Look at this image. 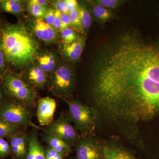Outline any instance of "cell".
I'll use <instances>...</instances> for the list:
<instances>
[{
  "mask_svg": "<svg viewBox=\"0 0 159 159\" xmlns=\"http://www.w3.org/2000/svg\"><path fill=\"white\" fill-rule=\"evenodd\" d=\"M102 159H138L125 148L113 144L103 146Z\"/></svg>",
  "mask_w": 159,
  "mask_h": 159,
  "instance_id": "obj_15",
  "label": "cell"
},
{
  "mask_svg": "<svg viewBox=\"0 0 159 159\" xmlns=\"http://www.w3.org/2000/svg\"><path fill=\"white\" fill-rule=\"evenodd\" d=\"M69 14L71 11L76 10L79 7V3L75 0H65Z\"/></svg>",
  "mask_w": 159,
  "mask_h": 159,
  "instance_id": "obj_33",
  "label": "cell"
},
{
  "mask_svg": "<svg viewBox=\"0 0 159 159\" xmlns=\"http://www.w3.org/2000/svg\"><path fill=\"white\" fill-rule=\"evenodd\" d=\"M61 12L58 10L55 9V18L53 27L57 32H61Z\"/></svg>",
  "mask_w": 159,
  "mask_h": 159,
  "instance_id": "obj_31",
  "label": "cell"
},
{
  "mask_svg": "<svg viewBox=\"0 0 159 159\" xmlns=\"http://www.w3.org/2000/svg\"><path fill=\"white\" fill-rule=\"evenodd\" d=\"M11 152L17 159H24L28 152V136L25 133L19 132L8 138Z\"/></svg>",
  "mask_w": 159,
  "mask_h": 159,
  "instance_id": "obj_11",
  "label": "cell"
},
{
  "mask_svg": "<svg viewBox=\"0 0 159 159\" xmlns=\"http://www.w3.org/2000/svg\"><path fill=\"white\" fill-rule=\"evenodd\" d=\"M70 21L71 26H73L76 30L81 33H83L81 27V20L78 9L71 11L69 14Z\"/></svg>",
  "mask_w": 159,
  "mask_h": 159,
  "instance_id": "obj_24",
  "label": "cell"
},
{
  "mask_svg": "<svg viewBox=\"0 0 159 159\" xmlns=\"http://www.w3.org/2000/svg\"><path fill=\"white\" fill-rule=\"evenodd\" d=\"M47 7H43L38 4L35 0L29 1L27 9L31 15L36 19H43L48 10Z\"/></svg>",
  "mask_w": 159,
  "mask_h": 159,
  "instance_id": "obj_22",
  "label": "cell"
},
{
  "mask_svg": "<svg viewBox=\"0 0 159 159\" xmlns=\"http://www.w3.org/2000/svg\"><path fill=\"white\" fill-rule=\"evenodd\" d=\"M19 125H15L0 118V138H10L20 132Z\"/></svg>",
  "mask_w": 159,
  "mask_h": 159,
  "instance_id": "obj_20",
  "label": "cell"
},
{
  "mask_svg": "<svg viewBox=\"0 0 159 159\" xmlns=\"http://www.w3.org/2000/svg\"><path fill=\"white\" fill-rule=\"evenodd\" d=\"M28 141L29 148L25 159H46L45 148L39 140L36 131L28 136Z\"/></svg>",
  "mask_w": 159,
  "mask_h": 159,
  "instance_id": "obj_12",
  "label": "cell"
},
{
  "mask_svg": "<svg viewBox=\"0 0 159 159\" xmlns=\"http://www.w3.org/2000/svg\"><path fill=\"white\" fill-rule=\"evenodd\" d=\"M89 3H90L92 14L99 22H105L112 17V13L109 9L92 2L91 1H89Z\"/></svg>",
  "mask_w": 159,
  "mask_h": 159,
  "instance_id": "obj_19",
  "label": "cell"
},
{
  "mask_svg": "<svg viewBox=\"0 0 159 159\" xmlns=\"http://www.w3.org/2000/svg\"><path fill=\"white\" fill-rule=\"evenodd\" d=\"M7 70L6 61L3 49L1 45V39H0V78L2 77Z\"/></svg>",
  "mask_w": 159,
  "mask_h": 159,
  "instance_id": "obj_28",
  "label": "cell"
},
{
  "mask_svg": "<svg viewBox=\"0 0 159 159\" xmlns=\"http://www.w3.org/2000/svg\"><path fill=\"white\" fill-rule=\"evenodd\" d=\"M27 77L29 82L38 88H42L48 81V74L37 66H31L27 72Z\"/></svg>",
  "mask_w": 159,
  "mask_h": 159,
  "instance_id": "obj_16",
  "label": "cell"
},
{
  "mask_svg": "<svg viewBox=\"0 0 159 159\" xmlns=\"http://www.w3.org/2000/svg\"><path fill=\"white\" fill-rule=\"evenodd\" d=\"M91 2L110 10L118 8L122 5L124 1L120 0H95L91 1Z\"/></svg>",
  "mask_w": 159,
  "mask_h": 159,
  "instance_id": "obj_25",
  "label": "cell"
},
{
  "mask_svg": "<svg viewBox=\"0 0 159 159\" xmlns=\"http://www.w3.org/2000/svg\"><path fill=\"white\" fill-rule=\"evenodd\" d=\"M75 84V76L72 70L65 64L57 65L49 81V88L52 93L65 98L72 93Z\"/></svg>",
  "mask_w": 159,
  "mask_h": 159,
  "instance_id": "obj_5",
  "label": "cell"
},
{
  "mask_svg": "<svg viewBox=\"0 0 159 159\" xmlns=\"http://www.w3.org/2000/svg\"><path fill=\"white\" fill-rule=\"evenodd\" d=\"M91 94L99 113L135 125L159 116V41L120 35L99 55Z\"/></svg>",
  "mask_w": 159,
  "mask_h": 159,
  "instance_id": "obj_1",
  "label": "cell"
},
{
  "mask_svg": "<svg viewBox=\"0 0 159 159\" xmlns=\"http://www.w3.org/2000/svg\"><path fill=\"white\" fill-rule=\"evenodd\" d=\"M52 3L53 6L55 7V9L58 10L61 13L69 14L65 1H61V0L55 1L53 2Z\"/></svg>",
  "mask_w": 159,
  "mask_h": 159,
  "instance_id": "obj_30",
  "label": "cell"
},
{
  "mask_svg": "<svg viewBox=\"0 0 159 159\" xmlns=\"http://www.w3.org/2000/svg\"><path fill=\"white\" fill-rule=\"evenodd\" d=\"M43 130L45 134L57 137L70 146L77 145L81 138L79 132L73 125L69 117H59L46 126Z\"/></svg>",
  "mask_w": 159,
  "mask_h": 159,
  "instance_id": "obj_6",
  "label": "cell"
},
{
  "mask_svg": "<svg viewBox=\"0 0 159 159\" xmlns=\"http://www.w3.org/2000/svg\"><path fill=\"white\" fill-rule=\"evenodd\" d=\"M85 45L84 39L79 37L74 42L70 44L62 43L63 54L69 60L77 61L81 56Z\"/></svg>",
  "mask_w": 159,
  "mask_h": 159,
  "instance_id": "obj_13",
  "label": "cell"
},
{
  "mask_svg": "<svg viewBox=\"0 0 159 159\" xmlns=\"http://www.w3.org/2000/svg\"><path fill=\"white\" fill-rule=\"evenodd\" d=\"M37 66L46 74L53 73L57 66V57L56 54L50 51L39 52L36 56Z\"/></svg>",
  "mask_w": 159,
  "mask_h": 159,
  "instance_id": "obj_14",
  "label": "cell"
},
{
  "mask_svg": "<svg viewBox=\"0 0 159 159\" xmlns=\"http://www.w3.org/2000/svg\"><path fill=\"white\" fill-rule=\"evenodd\" d=\"M60 32L63 43H71L78 38L74 30L70 27L63 29Z\"/></svg>",
  "mask_w": 159,
  "mask_h": 159,
  "instance_id": "obj_23",
  "label": "cell"
},
{
  "mask_svg": "<svg viewBox=\"0 0 159 159\" xmlns=\"http://www.w3.org/2000/svg\"><path fill=\"white\" fill-rule=\"evenodd\" d=\"M23 1L20 0H0V10L19 16L24 12Z\"/></svg>",
  "mask_w": 159,
  "mask_h": 159,
  "instance_id": "obj_18",
  "label": "cell"
},
{
  "mask_svg": "<svg viewBox=\"0 0 159 159\" xmlns=\"http://www.w3.org/2000/svg\"><path fill=\"white\" fill-rule=\"evenodd\" d=\"M56 108V101L51 97H43L39 100L37 117L40 125L46 127L52 123Z\"/></svg>",
  "mask_w": 159,
  "mask_h": 159,
  "instance_id": "obj_9",
  "label": "cell"
},
{
  "mask_svg": "<svg viewBox=\"0 0 159 159\" xmlns=\"http://www.w3.org/2000/svg\"><path fill=\"white\" fill-rule=\"evenodd\" d=\"M45 154L46 159H63V155L48 145L45 148Z\"/></svg>",
  "mask_w": 159,
  "mask_h": 159,
  "instance_id": "obj_27",
  "label": "cell"
},
{
  "mask_svg": "<svg viewBox=\"0 0 159 159\" xmlns=\"http://www.w3.org/2000/svg\"><path fill=\"white\" fill-rule=\"evenodd\" d=\"M31 27L36 37L47 44L54 42L58 38L57 32L54 27L47 24L43 19H35Z\"/></svg>",
  "mask_w": 159,
  "mask_h": 159,
  "instance_id": "obj_10",
  "label": "cell"
},
{
  "mask_svg": "<svg viewBox=\"0 0 159 159\" xmlns=\"http://www.w3.org/2000/svg\"><path fill=\"white\" fill-rule=\"evenodd\" d=\"M92 137L80 138L76 145L77 159H102L103 146Z\"/></svg>",
  "mask_w": 159,
  "mask_h": 159,
  "instance_id": "obj_8",
  "label": "cell"
},
{
  "mask_svg": "<svg viewBox=\"0 0 159 159\" xmlns=\"http://www.w3.org/2000/svg\"><path fill=\"white\" fill-rule=\"evenodd\" d=\"M11 152V146L9 142L3 138H0V157L8 156Z\"/></svg>",
  "mask_w": 159,
  "mask_h": 159,
  "instance_id": "obj_26",
  "label": "cell"
},
{
  "mask_svg": "<svg viewBox=\"0 0 159 159\" xmlns=\"http://www.w3.org/2000/svg\"><path fill=\"white\" fill-rule=\"evenodd\" d=\"M0 118L19 126L31 123V114L26 106L12 100L2 102L0 105Z\"/></svg>",
  "mask_w": 159,
  "mask_h": 159,
  "instance_id": "obj_7",
  "label": "cell"
},
{
  "mask_svg": "<svg viewBox=\"0 0 159 159\" xmlns=\"http://www.w3.org/2000/svg\"><path fill=\"white\" fill-rule=\"evenodd\" d=\"M35 1L40 6L45 7H48L49 3L48 1H46V0H35Z\"/></svg>",
  "mask_w": 159,
  "mask_h": 159,
  "instance_id": "obj_34",
  "label": "cell"
},
{
  "mask_svg": "<svg viewBox=\"0 0 159 159\" xmlns=\"http://www.w3.org/2000/svg\"><path fill=\"white\" fill-rule=\"evenodd\" d=\"M61 30L66 28H69L70 26H71L70 21L69 14L61 12Z\"/></svg>",
  "mask_w": 159,
  "mask_h": 159,
  "instance_id": "obj_32",
  "label": "cell"
},
{
  "mask_svg": "<svg viewBox=\"0 0 159 159\" xmlns=\"http://www.w3.org/2000/svg\"><path fill=\"white\" fill-rule=\"evenodd\" d=\"M2 21H0V24H1V22H2Z\"/></svg>",
  "mask_w": 159,
  "mask_h": 159,
  "instance_id": "obj_36",
  "label": "cell"
},
{
  "mask_svg": "<svg viewBox=\"0 0 159 159\" xmlns=\"http://www.w3.org/2000/svg\"><path fill=\"white\" fill-rule=\"evenodd\" d=\"M3 99H4V94H3V90L0 88V105L3 102Z\"/></svg>",
  "mask_w": 159,
  "mask_h": 159,
  "instance_id": "obj_35",
  "label": "cell"
},
{
  "mask_svg": "<svg viewBox=\"0 0 159 159\" xmlns=\"http://www.w3.org/2000/svg\"><path fill=\"white\" fill-rule=\"evenodd\" d=\"M42 138L43 141L48 145L64 156L66 155L71 152V146L57 137L45 134Z\"/></svg>",
  "mask_w": 159,
  "mask_h": 159,
  "instance_id": "obj_17",
  "label": "cell"
},
{
  "mask_svg": "<svg viewBox=\"0 0 159 159\" xmlns=\"http://www.w3.org/2000/svg\"><path fill=\"white\" fill-rule=\"evenodd\" d=\"M61 99L67 104L69 119L79 133L83 137L93 135L99 122V114L97 109L77 100Z\"/></svg>",
  "mask_w": 159,
  "mask_h": 159,
  "instance_id": "obj_3",
  "label": "cell"
},
{
  "mask_svg": "<svg viewBox=\"0 0 159 159\" xmlns=\"http://www.w3.org/2000/svg\"><path fill=\"white\" fill-rule=\"evenodd\" d=\"M55 9H49L46 12L43 19L47 24L53 26V24L55 18Z\"/></svg>",
  "mask_w": 159,
  "mask_h": 159,
  "instance_id": "obj_29",
  "label": "cell"
},
{
  "mask_svg": "<svg viewBox=\"0 0 159 159\" xmlns=\"http://www.w3.org/2000/svg\"><path fill=\"white\" fill-rule=\"evenodd\" d=\"M0 39L6 66L22 69L34 61L39 53L38 43L22 23L2 21Z\"/></svg>",
  "mask_w": 159,
  "mask_h": 159,
  "instance_id": "obj_2",
  "label": "cell"
},
{
  "mask_svg": "<svg viewBox=\"0 0 159 159\" xmlns=\"http://www.w3.org/2000/svg\"><path fill=\"white\" fill-rule=\"evenodd\" d=\"M3 90L7 95L28 106L34 104L35 93L31 85L11 71L6 70L2 77Z\"/></svg>",
  "mask_w": 159,
  "mask_h": 159,
  "instance_id": "obj_4",
  "label": "cell"
},
{
  "mask_svg": "<svg viewBox=\"0 0 159 159\" xmlns=\"http://www.w3.org/2000/svg\"><path fill=\"white\" fill-rule=\"evenodd\" d=\"M78 10L80 14L83 32H88L92 25V16L90 11L86 5L81 3H79Z\"/></svg>",
  "mask_w": 159,
  "mask_h": 159,
  "instance_id": "obj_21",
  "label": "cell"
}]
</instances>
